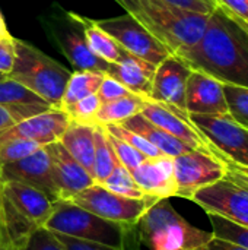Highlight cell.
Returning a JSON list of instances; mask_svg holds the SVG:
<instances>
[{"mask_svg":"<svg viewBox=\"0 0 248 250\" xmlns=\"http://www.w3.org/2000/svg\"><path fill=\"white\" fill-rule=\"evenodd\" d=\"M193 70L248 88V23L218 6L196 45L175 54Z\"/></svg>","mask_w":248,"mask_h":250,"instance_id":"cell-1","label":"cell"},{"mask_svg":"<svg viewBox=\"0 0 248 250\" xmlns=\"http://www.w3.org/2000/svg\"><path fill=\"white\" fill-rule=\"evenodd\" d=\"M133 16L172 54H180L199 42L209 15L175 7L162 0H114Z\"/></svg>","mask_w":248,"mask_h":250,"instance_id":"cell-2","label":"cell"},{"mask_svg":"<svg viewBox=\"0 0 248 250\" xmlns=\"http://www.w3.org/2000/svg\"><path fill=\"white\" fill-rule=\"evenodd\" d=\"M44 229L91 245L114 250H140L136 226L104 220L69 201H57Z\"/></svg>","mask_w":248,"mask_h":250,"instance_id":"cell-3","label":"cell"},{"mask_svg":"<svg viewBox=\"0 0 248 250\" xmlns=\"http://www.w3.org/2000/svg\"><path fill=\"white\" fill-rule=\"evenodd\" d=\"M137 233L140 243L149 250H196L213 237L212 231L190 224L170 199H159L143 214Z\"/></svg>","mask_w":248,"mask_h":250,"instance_id":"cell-4","label":"cell"},{"mask_svg":"<svg viewBox=\"0 0 248 250\" xmlns=\"http://www.w3.org/2000/svg\"><path fill=\"white\" fill-rule=\"evenodd\" d=\"M58 108L70 72L37 47L15 38V63L6 76Z\"/></svg>","mask_w":248,"mask_h":250,"instance_id":"cell-5","label":"cell"},{"mask_svg":"<svg viewBox=\"0 0 248 250\" xmlns=\"http://www.w3.org/2000/svg\"><path fill=\"white\" fill-rule=\"evenodd\" d=\"M158 198H129L114 193L102 185L94 183L85 190L75 195L69 202L113 223L136 226L143 214L158 202Z\"/></svg>","mask_w":248,"mask_h":250,"instance_id":"cell-6","label":"cell"},{"mask_svg":"<svg viewBox=\"0 0 248 250\" xmlns=\"http://www.w3.org/2000/svg\"><path fill=\"white\" fill-rule=\"evenodd\" d=\"M208 145L235 164L248 167V127L231 114H189Z\"/></svg>","mask_w":248,"mask_h":250,"instance_id":"cell-7","label":"cell"},{"mask_svg":"<svg viewBox=\"0 0 248 250\" xmlns=\"http://www.w3.org/2000/svg\"><path fill=\"white\" fill-rule=\"evenodd\" d=\"M172 164L177 186L175 198L189 201L199 189L213 185L227 176L225 164L210 149H191L172 158Z\"/></svg>","mask_w":248,"mask_h":250,"instance_id":"cell-8","label":"cell"},{"mask_svg":"<svg viewBox=\"0 0 248 250\" xmlns=\"http://www.w3.org/2000/svg\"><path fill=\"white\" fill-rule=\"evenodd\" d=\"M95 23L114 38L126 51L153 64H159L172 54L156 37L127 13L108 19H96Z\"/></svg>","mask_w":248,"mask_h":250,"instance_id":"cell-9","label":"cell"},{"mask_svg":"<svg viewBox=\"0 0 248 250\" xmlns=\"http://www.w3.org/2000/svg\"><path fill=\"white\" fill-rule=\"evenodd\" d=\"M206 214L219 215L248 229V188L224 177L213 185L199 189L191 199Z\"/></svg>","mask_w":248,"mask_h":250,"instance_id":"cell-10","label":"cell"},{"mask_svg":"<svg viewBox=\"0 0 248 250\" xmlns=\"http://www.w3.org/2000/svg\"><path fill=\"white\" fill-rule=\"evenodd\" d=\"M48 31L61 53L76 70H92L107 75L111 63L98 59L91 51L82 28L73 16V12H66L63 18L60 16L56 21L51 19L48 23Z\"/></svg>","mask_w":248,"mask_h":250,"instance_id":"cell-11","label":"cell"},{"mask_svg":"<svg viewBox=\"0 0 248 250\" xmlns=\"http://www.w3.org/2000/svg\"><path fill=\"white\" fill-rule=\"evenodd\" d=\"M1 182H19L44 192L54 202L60 201L53 161L47 146L39 148L23 160L0 167Z\"/></svg>","mask_w":248,"mask_h":250,"instance_id":"cell-12","label":"cell"},{"mask_svg":"<svg viewBox=\"0 0 248 250\" xmlns=\"http://www.w3.org/2000/svg\"><path fill=\"white\" fill-rule=\"evenodd\" d=\"M70 123L69 116L60 108H48L0 132V144L22 139L32 141L42 146L60 141Z\"/></svg>","mask_w":248,"mask_h":250,"instance_id":"cell-13","label":"cell"},{"mask_svg":"<svg viewBox=\"0 0 248 250\" xmlns=\"http://www.w3.org/2000/svg\"><path fill=\"white\" fill-rule=\"evenodd\" d=\"M191 67L178 56L171 54L155 70L149 100L186 110V89Z\"/></svg>","mask_w":248,"mask_h":250,"instance_id":"cell-14","label":"cell"},{"mask_svg":"<svg viewBox=\"0 0 248 250\" xmlns=\"http://www.w3.org/2000/svg\"><path fill=\"white\" fill-rule=\"evenodd\" d=\"M140 114L167 133L190 145L193 149H209L206 139L191 123L187 111L145 98Z\"/></svg>","mask_w":248,"mask_h":250,"instance_id":"cell-15","label":"cell"},{"mask_svg":"<svg viewBox=\"0 0 248 250\" xmlns=\"http://www.w3.org/2000/svg\"><path fill=\"white\" fill-rule=\"evenodd\" d=\"M186 110L189 114H229L224 83L205 72L191 70L186 89Z\"/></svg>","mask_w":248,"mask_h":250,"instance_id":"cell-16","label":"cell"},{"mask_svg":"<svg viewBox=\"0 0 248 250\" xmlns=\"http://www.w3.org/2000/svg\"><path fill=\"white\" fill-rule=\"evenodd\" d=\"M0 195L37 227H44L56 204L44 192L19 182H1Z\"/></svg>","mask_w":248,"mask_h":250,"instance_id":"cell-17","label":"cell"},{"mask_svg":"<svg viewBox=\"0 0 248 250\" xmlns=\"http://www.w3.org/2000/svg\"><path fill=\"white\" fill-rule=\"evenodd\" d=\"M47 149L51 155L60 201H69L95 183L91 173L64 149L60 141L47 145Z\"/></svg>","mask_w":248,"mask_h":250,"instance_id":"cell-18","label":"cell"},{"mask_svg":"<svg viewBox=\"0 0 248 250\" xmlns=\"http://www.w3.org/2000/svg\"><path fill=\"white\" fill-rule=\"evenodd\" d=\"M139 189L158 199L175 196L177 186L174 180V164L171 157L146 158L137 168L130 171Z\"/></svg>","mask_w":248,"mask_h":250,"instance_id":"cell-19","label":"cell"},{"mask_svg":"<svg viewBox=\"0 0 248 250\" xmlns=\"http://www.w3.org/2000/svg\"><path fill=\"white\" fill-rule=\"evenodd\" d=\"M156 66L158 64L133 56L132 53L123 48L120 60L117 63L110 64L107 75L117 79L132 94L149 98Z\"/></svg>","mask_w":248,"mask_h":250,"instance_id":"cell-20","label":"cell"},{"mask_svg":"<svg viewBox=\"0 0 248 250\" xmlns=\"http://www.w3.org/2000/svg\"><path fill=\"white\" fill-rule=\"evenodd\" d=\"M121 126H124L126 129H129V130L143 136L153 146H156L164 155L171 157V158H175V157H178V155L193 149L190 145L184 144L183 141L174 138L172 135L167 133L161 127L155 126L153 123H151L140 113L133 116V117H130V119H127L126 122H123Z\"/></svg>","mask_w":248,"mask_h":250,"instance_id":"cell-21","label":"cell"},{"mask_svg":"<svg viewBox=\"0 0 248 250\" xmlns=\"http://www.w3.org/2000/svg\"><path fill=\"white\" fill-rule=\"evenodd\" d=\"M60 144L92 176L95 152V125L70 122L60 138Z\"/></svg>","mask_w":248,"mask_h":250,"instance_id":"cell-22","label":"cell"},{"mask_svg":"<svg viewBox=\"0 0 248 250\" xmlns=\"http://www.w3.org/2000/svg\"><path fill=\"white\" fill-rule=\"evenodd\" d=\"M73 16L77 21V23L80 25L83 37H85L86 44L91 48V51L98 59H101L107 63H117L120 60L123 47L118 45V42L114 38H111L104 29H101L95 23L94 19L77 15L75 12H73Z\"/></svg>","mask_w":248,"mask_h":250,"instance_id":"cell-23","label":"cell"},{"mask_svg":"<svg viewBox=\"0 0 248 250\" xmlns=\"http://www.w3.org/2000/svg\"><path fill=\"white\" fill-rule=\"evenodd\" d=\"M145 98L136 94L121 97L114 101L101 104V108L95 117V125L108 126V125H121L127 119L139 114L142 111Z\"/></svg>","mask_w":248,"mask_h":250,"instance_id":"cell-24","label":"cell"},{"mask_svg":"<svg viewBox=\"0 0 248 250\" xmlns=\"http://www.w3.org/2000/svg\"><path fill=\"white\" fill-rule=\"evenodd\" d=\"M104 75L92 72V70H75L70 73V78L66 83L61 101H60V110H66L69 105L75 104L76 101L96 94L98 88L102 82Z\"/></svg>","mask_w":248,"mask_h":250,"instance_id":"cell-25","label":"cell"},{"mask_svg":"<svg viewBox=\"0 0 248 250\" xmlns=\"http://www.w3.org/2000/svg\"><path fill=\"white\" fill-rule=\"evenodd\" d=\"M118 160L108 139V133L104 126L95 125V152L92 164V177L94 182L101 185L118 166Z\"/></svg>","mask_w":248,"mask_h":250,"instance_id":"cell-26","label":"cell"},{"mask_svg":"<svg viewBox=\"0 0 248 250\" xmlns=\"http://www.w3.org/2000/svg\"><path fill=\"white\" fill-rule=\"evenodd\" d=\"M0 104H9V105L20 104V105H45V107H51L39 95H37L35 92L29 91L23 85H20L16 81L9 79V78L0 79Z\"/></svg>","mask_w":248,"mask_h":250,"instance_id":"cell-27","label":"cell"},{"mask_svg":"<svg viewBox=\"0 0 248 250\" xmlns=\"http://www.w3.org/2000/svg\"><path fill=\"white\" fill-rule=\"evenodd\" d=\"M101 185L104 188H107L108 190L118 193V195H123V196H129V198H145V196H148L139 189L132 173L121 164H118L114 168V171L108 176V179Z\"/></svg>","mask_w":248,"mask_h":250,"instance_id":"cell-28","label":"cell"},{"mask_svg":"<svg viewBox=\"0 0 248 250\" xmlns=\"http://www.w3.org/2000/svg\"><path fill=\"white\" fill-rule=\"evenodd\" d=\"M210 226H212V233L216 237H221L224 240L237 243L243 248L248 249V229L243 227L237 223H232L227 218H222L219 215H212L208 214Z\"/></svg>","mask_w":248,"mask_h":250,"instance_id":"cell-29","label":"cell"},{"mask_svg":"<svg viewBox=\"0 0 248 250\" xmlns=\"http://www.w3.org/2000/svg\"><path fill=\"white\" fill-rule=\"evenodd\" d=\"M224 92L231 117L248 127V88L224 83Z\"/></svg>","mask_w":248,"mask_h":250,"instance_id":"cell-30","label":"cell"},{"mask_svg":"<svg viewBox=\"0 0 248 250\" xmlns=\"http://www.w3.org/2000/svg\"><path fill=\"white\" fill-rule=\"evenodd\" d=\"M105 130L108 133H111L113 136L127 142L129 145H132L134 149H137L139 152H142L146 158H158V157H162L164 154L156 148L153 146L148 139H145L143 136L126 129L124 126L121 125H108V126H104ZM167 157V155H165Z\"/></svg>","mask_w":248,"mask_h":250,"instance_id":"cell-31","label":"cell"},{"mask_svg":"<svg viewBox=\"0 0 248 250\" xmlns=\"http://www.w3.org/2000/svg\"><path fill=\"white\" fill-rule=\"evenodd\" d=\"M101 104L102 103L98 94H92L76 101L75 104L69 105L63 111L69 116L70 122L83 123V125H95V117L101 108Z\"/></svg>","mask_w":248,"mask_h":250,"instance_id":"cell-32","label":"cell"},{"mask_svg":"<svg viewBox=\"0 0 248 250\" xmlns=\"http://www.w3.org/2000/svg\"><path fill=\"white\" fill-rule=\"evenodd\" d=\"M39 148H42V145L32 141H22V139H15L0 144V167L23 160L28 155L38 151Z\"/></svg>","mask_w":248,"mask_h":250,"instance_id":"cell-33","label":"cell"},{"mask_svg":"<svg viewBox=\"0 0 248 250\" xmlns=\"http://www.w3.org/2000/svg\"><path fill=\"white\" fill-rule=\"evenodd\" d=\"M53 107L45 105H9V104H0V132L19 123L23 119H28L34 114H38L41 111H45Z\"/></svg>","mask_w":248,"mask_h":250,"instance_id":"cell-34","label":"cell"},{"mask_svg":"<svg viewBox=\"0 0 248 250\" xmlns=\"http://www.w3.org/2000/svg\"><path fill=\"white\" fill-rule=\"evenodd\" d=\"M108 139L111 142V146H113V149L115 152V157H117L118 163L121 166H124L129 171H133L134 168H137L146 160V157L142 152H139L137 149H134L127 142H124V141L113 136L111 133H108Z\"/></svg>","mask_w":248,"mask_h":250,"instance_id":"cell-35","label":"cell"},{"mask_svg":"<svg viewBox=\"0 0 248 250\" xmlns=\"http://www.w3.org/2000/svg\"><path fill=\"white\" fill-rule=\"evenodd\" d=\"M12 250H66L58 239L48 231L47 229L41 227L37 229L23 243Z\"/></svg>","mask_w":248,"mask_h":250,"instance_id":"cell-36","label":"cell"},{"mask_svg":"<svg viewBox=\"0 0 248 250\" xmlns=\"http://www.w3.org/2000/svg\"><path fill=\"white\" fill-rule=\"evenodd\" d=\"M98 97L101 100V103H108V101H114V100H118L121 97H126V95H130L132 92L123 86L117 79L108 76V75H104L102 78V82L98 88Z\"/></svg>","mask_w":248,"mask_h":250,"instance_id":"cell-37","label":"cell"},{"mask_svg":"<svg viewBox=\"0 0 248 250\" xmlns=\"http://www.w3.org/2000/svg\"><path fill=\"white\" fill-rule=\"evenodd\" d=\"M162 1H167L175 7L200 13V15H210L218 7L216 0H162Z\"/></svg>","mask_w":248,"mask_h":250,"instance_id":"cell-38","label":"cell"},{"mask_svg":"<svg viewBox=\"0 0 248 250\" xmlns=\"http://www.w3.org/2000/svg\"><path fill=\"white\" fill-rule=\"evenodd\" d=\"M209 146V145H208ZM209 149L215 154V155H218L221 160H222V163L225 164V167H227V177H231L232 180H235V182H238V183H241V185H244V186H247L248 188V167H243V166H240V164H235V163H232L231 160H228V158H225V157H222L221 154H218L213 148H210L209 146Z\"/></svg>","mask_w":248,"mask_h":250,"instance_id":"cell-39","label":"cell"},{"mask_svg":"<svg viewBox=\"0 0 248 250\" xmlns=\"http://www.w3.org/2000/svg\"><path fill=\"white\" fill-rule=\"evenodd\" d=\"M15 63V38L0 41V73L7 76Z\"/></svg>","mask_w":248,"mask_h":250,"instance_id":"cell-40","label":"cell"},{"mask_svg":"<svg viewBox=\"0 0 248 250\" xmlns=\"http://www.w3.org/2000/svg\"><path fill=\"white\" fill-rule=\"evenodd\" d=\"M218 6L248 23V0H216Z\"/></svg>","mask_w":248,"mask_h":250,"instance_id":"cell-41","label":"cell"},{"mask_svg":"<svg viewBox=\"0 0 248 250\" xmlns=\"http://www.w3.org/2000/svg\"><path fill=\"white\" fill-rule=\"evenodd\" d=\"M54 236L58 239V242L63 245V248L66 250H114L99 246V245H91V243H85L80 240H75V239H70V237L61 236V234H54Z\"/></svg>","mask_w":248,"mask_h":250,"instance_id":"cell-42","label":"cell"},{"mask_svg":"<svg viewBox=\"0 0 248 250\" xmlns=\"http://www.w3.org/2000/svg\"><path fill=\"white\" fill-rule=\"evenodd\" d=\"M196 250H248L237 243H232V242H228V240H224L221 237H216L213 236L206 245H203L202 248Z\"/></svg>","mask_w":248,"mask_h":250,"instance_id":"cell-43","label":"cell"},{"mask_svg":"<svg viewBox=\"0 0 248 250\" xmlns=\"http://www.w3.org/2000/svg\"><path fill=\"white\" fill-rule=\"evenodd\" d=\"M10 40H13V35H10L7 26H6V21L0 12V41H10Z\"/></svg>","mask_w":248,"mask_h":250,"instance_id":"cell-44","label":"cell"},{"mask_svg":"<svg viewBox=\"0 0 248 250\" xmlns=\"http://www.w3.org/2000/svg\"><path fill=\"white\" fill-rule=\"evenodd\" d=\"M0 250H7L6 249V245H4V242H3V239H1V236H0Z\"/></svg>","mask_w":248,"mask_h":250,"instance_id":"cell-45","label":"cell"},{"mask_svg":"<svg viewBox=\"0 0 248 250\" xmlns=\"http://www.w3.org/2000/svg\"><path fill=\"white\" fill-rule=\"evenodd\" d=\"M0 236H1V239H3V231H1V223H0ZM3 242H4V239H3Z\"/></svg>","mask_w":248,"mask_h":250,"instance_id":"cell-46","label":"cell"},{"mask_svg":"<svg viewBox=\"0 0 248 250\" xmlns=\"http://www.w3.org/2000/svg\"><path fill=\"white\" fill-rule=\"evenodd\" d=\"M3 78H6V76H4V75H1V73H0V79H3Z\"/></svg>","mask_w":248,"mask_h":250,"instance_id":"cell-47","label":"cell"}]
</instances>
